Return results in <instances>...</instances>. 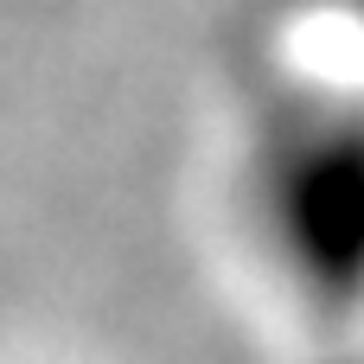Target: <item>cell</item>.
I'll use <instances>...</instances> for the list:
<instances>
[{"label":"cell","mask_w":364,"mask_h":364,"mask_svg":"<svg viewBox=\"0 0 364 364\" xmlns=\"http://www.w3.org/2000/svg\"><path fill=\"white\" fill-rule=\"evenodd\" d=\"M250 211L307 307L364 314V96H301L262 128Z\"/></svg>","instance_id":"obj_1"},{"label":"cell","mask_w":364,"mask_h":364,"mask_svg":"<svg viewBox=\"0 0 364 364\" xmlns=\"http://www.w3.org/2000/svg\"><path fill=\"white\" fill-rule=\"evenodd\" d=\"M358 364H364V352H358Z\"/></svg>","instance_id":"obj_2"}]
</instances>
